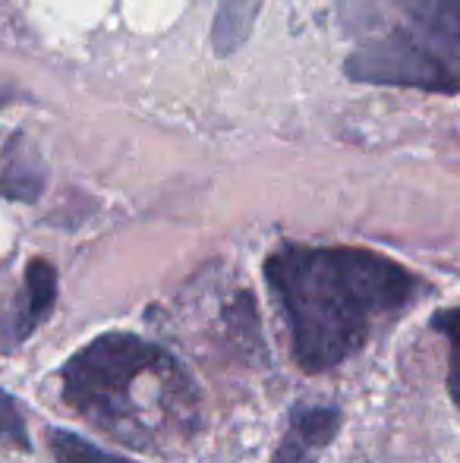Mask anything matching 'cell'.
<instances>
[{
	"label": "cell",
	"instance_id": "obj_1",
	"mask_svg": "<svg viewBox=\"0 0 460 463\" xmlns=\"http://www.w3.org/2000/svg\"><path fill=\"white\" fill-rule=\"evenodd\" d=\"M265 280L290 331V356L306 375L360 354L375 325L417 303L423 280L400 262L356 246H281Z\"/></svg>",
	"mask_w": 460,
	"mask_h": 463
},
{
	"label": "cell",
	"instance_id": "obj_2",
	"mask_svg": "<svg viewBox=\"0 0 460 463\" xmlns=\"http://www.w3.org/2000/svg\"><path fill=\"white\" fill-rule=\"evenodd\" d=\"M63 403L129 451H171L202 429V391L183 363L133 331H108L61 366Z\"/></svg>",
	"mask_w": 460,
	"mask_h": 463
},
{
	"label": "cell",
	"instance_id": "obj_3",
	"mask_svg": "<svg viewBox=\"0 0 460 463\" xmlns=\"http://www.w3.org/2000/svg\"><path fill=\"white\" fill-rule=\"evenodd\" d=\"M344 73L353 82H372V86H407L445 95L460 89L457 70H451L442 57L423 48L407 32H388L356 48L347 57Z\"/></svg>",
	"mask_w": 460,
	"mask_h": 463
},
{
	"label": "cell",
	"instance_id": "obj_4",
	"mask_svg": "<svg viewBox=\"0 0 460 463\" xmlns=\"http://www.w3.org/2000/svg\"><path fill=\"white\" fill-rule=\"evenodd\" d=\"M57 306V269L48 259H32L25 265L23 287L0 309V350L13 354L23 347L54 312Z\"/></svg>",
	"mask_w": 460,
	"mask_h": 463
},
{
	"label": "cell",
	"instance_id": "obj_5",
	"mask_svg": "<svg viewBox=\"0 0 460 463\" xmlns=\"http://www.w3.org/2000/svg\"><path fill=\"white\" fill-rule=\"evenodd\" d=\"M341 432V410L332 403H296L271 463H319Z\"/></svg>",
	"mask_w": 460,
	"mask_h": 463
},
{
	"label": "cell",
	"instance_id": "obj_6",
	"mask_svg": "<svg viewBox=\"0 0 460 463\" xmlns=\"http://www.w3.org/2000/svg\"><path fill=\"white\" fill-rule=\"evenodd\" d=\"M256 13L258 0H218L215 25H211V44L218 57H230L243 48L256 23Z\"/></svg>",
	"mask_w": 460,
	"mask_h": 463
},
{
	"label": "cell",
	"instance_id": "obj_7",
	"mask_svg": "<svg viewBox=\"0 0 460 463\" xmlns=\"http://www.w3.org/2000/svg\"><path fill=\"white\" fill-rule=\"evenodd\" d=\"M400 6L423 32L460 48V0H400Z\"/></svg>",
	"mask_w": 460,
	"mask_h": 463
},
{
	"label": "cell",
	"instance_id": "obj_8",
	"mask_svg": "<svg viewBox=\"0 0 460 463\" xmlns=\"http://www.w3.org/2000/svg\"><path fill=\"white\" fill-rule=\"evenodd\" d=\"M0 193L13 202H35L44 193V167L32 152H13L0 174Z\"/></svg>",
	"mask_w": 460,
	"mask_h": 463
},
{
	"label": "cell",
	"instance_id": "obj_9",
	"mask_svg": "<svg viewBox=\"0 0 460 463\" xmlns=\"http://www.w3.org/2000/svg\"><path fill=\"white\" fill-rule=\"evenodd\" d=\"M48 445H51V458L57 463H136L129 458H120V454L101 451L99 445L80 439L76 432H67V429H51Z\"/></svg>",
	"mask_w": 460,
	"mask_h": 463
},
{
	"label": "cell",
	"instance_id": "obj_10",
	"mask_svg": "<svg viewBox=\"0 0 460 463\" xmlns=\"http://www.w3.org/2000/svg\"><path fill=\"white\" fill-rule=\"evenodd\" d=\"M429 328L438 331V335L448 337V394L455 401V407H460V306H451V309H438L436 316L429 318Z\"/></svg>",
	"mask_w": 460,
	"mask_h": 463
},
{
	"label": "cell",
	"instance_id": "obj_11",
	"mask_svg": "<svg viewBox=\"0 0 460 463\" xmlns=\"http://www.w3.org/2000/svg\"><path fill=\"white\" fill-rule=\"evenodd\" d=\"M0 445H10L16 451H32L29 429H25L23 410H19L16 397L6 388H0Z\"/></svg>",
	"mask_w": 460,
	"mask_h": 463
},
{
	"label": "cell",
	"instance_id": "obj_12",
	"mask_svg": "<svg viewBox=\"0 0 460 463\" xmlns=\"http://www.w3.org/2000/svg\"><path fill=\"white\" fill-rule=\"evenodd\" d=\"M13 98H16V95H13L10 89H4V86H0V108H6V104H10Z\"/></svg>",
	"mask_w": 460,
	"mask_h": 463
}]
</instances>
